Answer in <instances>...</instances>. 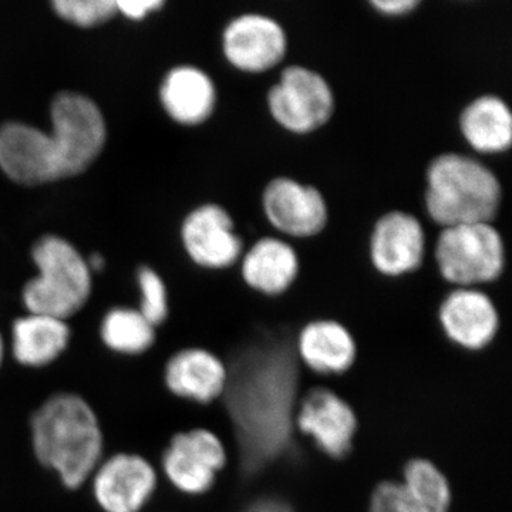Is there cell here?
<instances>
[{
	"mask_svg": "<svg viewBox=\"0 0 512 512\" xmlns=\"http://www.w3.org/2000/svg\"><path fill=\"white\" fill-rule=\"evenodd\" d=\"M225 59L239 72H269L288 53V35L278 20L249 12L232 19L222 33Z\"/></svg>",
	"mask_w": 512,
	"mask_h": 512,
	"instance_id": "9",
	"label": "cell"
},
{
	"mask_svg": "<svg viewBox=\"0 0 512 512\" xmlns=\"http://www.w3.org/2000/svg\"><path fill=\"white\" fill-rule=\"evenodd\" d=\"M298 355L319 375H342L355 365L356 340L338 320H312L299 333Z\"/></svg>",
	"mask_w": 512,
	"mask_h": 512,
	"instance_id": "19",
	"label": "cell"
},
{
	"mask_svg": "<svg viewBox=\"0 0 512 512\" xmlns=\"http://www.w3.org/2000/svg\"><path fill=\"white\" fill-rule=\"evenodd\" d=\"M50 114V133L16 121L0 127V168L15 183L33 187L74 177L103 150L106 123L89 97L59 94Z\"/></svg>",
	"mask_w": 512,
	"mask_h": 512,
	"instance_id": "1",
	"label": "cell"
},
{
	"mask_svg": "<svg viewBox=\"0 0 512 512\" xmlns=\"http://www.w3.org/2000/svg\"><path fill=\"white\" fill-rule=\"evenodd\" d=\"M72 336L67 320L26 312L10 330V355L26 369H46L66 355Z\"/></svg>",
	"mask_w": 512,
	"mask_h": 512,
	"instance_id": "16",
	"label": "cell"
},
{
	"mask_svg": "<svg viewBox=\"0 0 512 512\" xmlns=\"http://www.w3.org/2000/svg\"><path fill=\"white\" fill-rule=\"evenodd\" d=\"M402 483L409 493L433 512H448L451 487L446 474L427 458H413L403 468Z\"/></svg>",
	"mask_w": 512,
	"mask_h": 512,
	"instance_id": "22",
	"label": "cell"
},
{
	"mask_svg": "<svg viewBox=\"0 0 512 512\" xmlns=\"http://www.w3.org/2000/svg\"><path fill=\"white\" fill-rule=\"evenodd\" d=\"M444 335L464 350L485 349L500 329V315L493 299L478 288H456L439 309Z\"/></svg>",
	"mask_w": 512,
	"mask_h": 512,
	"instance_id": "15",
	"label": "cell"
},
{
	"mask_svg": "<svg viewBox=\"0 0 512 512\" xmlns=\"http://www.w3.org/2000/svg\"><path fill=\"white\" fill-rule=\"evenodd\" d=\"M298 252L281 238L265 237L242 255L241 274L245 284L266 296H279L298 279Z\"/></svg>",
	"mask_w": 512,
	"mask_h": 512,
	"instance_id": "17",
	"label": "cell"
},
{
	"mask_svg": "<svg viewBox=\"0 0 512 512\" xmlns=\"http://www.w3.org/2000/svg\"><path fill=\"white\" fill-rule=\"evenodd\" d=\"M87 264H89L90 269H94V271H100V269L104 266V258L101 255H93Z\"/></svg>",
	"mask_w": 512,
	"mask_h": 512,
	"instance_id": "29",
	"label": "cell"
},
{
	"mask_svg": "<svg viewBox=\"0 0 512 512\" xmlns=\"http://www.w3.org/2000/svg\"><path fill=\"white\" fill-rule=\"evenodd\" d=\"M369 512H433L420 504L402 481L386 480L370 495Z\"/></svg>",
	"mask_w": 512,
	"mask_h": 512,
	"instance_id": "25",
	"label": "cell"
},
{
	"mask_svg": "<svg viewBox=\"0 0 512 512\" xmlns=\"http://www.w3.org/2000/svg\"><path fill=\"white\" fill-rule=\"evenodd\" d=\"M161 103L168 116L183 126H200L217 106V89L204 70L178 66L165 76L160 90Z\"/></svg>",
	"mask_w": 512,
	"mask_h": 512,
	"instance_id": "18",
	"label": "cell"
},
{
	"mask_svg": "<svg viewBox=\"0 0 512 512\" xmlns=\"http://www.w3.org/2000/svg\"><path fill=\"white\" fill-rule=\"evenodd\" d=\"M138 288H140V311L151 325H163L168 318V293L163 278L150 266H143L138 271Z\"/></svg>",
	"mask_w": 512,
	"mask_h": 512,
	"instance_id": "23",
	"label": "cell"
},
{
	"mask_svg": "<svg viewBox=\"0 0 512 512\" xmlns=\"http://www.w3.org/2000/svg\"><path fill=\"white\" fill-rule=\"evenodd\" d=\"M357 416L353 407L333 390L318 387L306 394L296 410V429L326 456L340 458L352 451L357 433Z\"/></svg>",
	"mask_w": 512,
	"mask_h": 512,
	"instance_id": "11",
	"label": "cell"
},
{
	"mask_svg": "<svg viewBox=\"0 0 512 512\" xmlns=\"http://www.w3.org/2000/svg\"><path fill=\"white\" fill-rule=\"evenodd\" d=\"M30 447L37 463L66 490L87 487L106 456V433L93 404L76 392L46 397L29 420Z\"/></svg>",
	"mask_w": 512,
	"mask_h": 512,
	"instance_id": "2",
	"label": "cell"
},
{
	"mask_svg": "<svg viewBox=\"0 0 512 512\" xmlns=\"http://www.w3.org/2000/svg\"><path fill=\"white\" fill-rule=\"evenodd\" d=\"M269 113L284 130L298 136L315 133L335 113V94L328 80L301 64L286 66L266 96Z\"/></svg>",
	"mask_w": 512,
	"mask_h": 512,
	"instance_id": "6",
	"label": "cell"
},
{
	"mask_svg": "<svg viewBox=\"0 0 512 512\" xmlns=\"http://www.w3.org/2000/svg\"><path fill=\"white\" fill-rule=\"evenodd\" d=\"M370 261L389 278L413 274L423 265L426 232L416 215L390 211L382 215L370 235Z\"/></svg>",
	"mask_w": 512,
	"mask_h": 512,
	"instance_id": "12",
	"label": "cell"
},
{
	"mask_svg": "<svg viewBox=\"0 0 512 512\" xmlns=\"http://www.w3.org/2000/svg\"><path fill=\"white\" fill-rule=\"evenodd\" d=\"M160 471L136 451L104 456L90 477V494L101 512H144L154 500Z\"/></svg>",
	"mask_w": 512,
	"mask_h": 512,
	"instance_id": "8",
	"label": "cell"
},
{
	"mask_svg": "<svg viewBox=\"0 0 512 512\" xmlns=\"http://www.w3.org/2000/svg\"><path fill=\"white\" fill-rule=\"evenodd\" d=\"M181 237L187 254L202 268H231L244 255V242L235 232L231 215L218 204H204L191 211Z\"/></svg>",
	"mask_w": 512,
	"mask_h": 512,
	"instance_id": "13",
	"label": "cell"
},
{
	"mask_svg": "<svg viewBox=\"0 0 512 512\" xmlns=\"http://www.w3.org/2000/svg\"><path fill=\"white\" fill-rule=\"evenodd\" d=\"M370 5L386 16H404L412 13L420 5L419 0H372Z\"/></svg>",
	"mask_w": 512,
	"mask_h": 512,
	"instance_id": "27",
	"label": "cell"
},
{
	"mask_svg": "<svg viewBox=\"0 0 512 512\" xmlns=\"http://www.w3.org/2000/svg\"><path fill=\"white\" fill-rule=\"evenodd\" d=\"M262 208L272 227L289 238L316 237L329 221L322 192L291 177H276L266 184Z\"/></svg>",
	"mask_w": 512,
	"mask_h": 512,
	"instance_id": "10",
	"label": "cell"
},
{
	"mask_svg": "<svg viewBox=\"0 0 512 512\" xmlns=\"http://www.w3.org/2000/svg\"><path fill=\"white\" fill-rule=\"evenodd\" d=\"M460 131L468 146L481 154H501L512 144V114L505 100L483 94L464 107Z\"/></svg>",
	"mask_w": 512,
	"mask_h": 512,
	"instance_id": "20",
	"label": "cell"
},
{
	"mask_svg": "<svg viewBox=\"0 0 512 512\" xmlns=\"http://www.w3.org/2000/svg\"><path fill=\"white\" fill-rule=\"evenodd\" d=\"M163 382L168 393L177 399L207 406L227 393L229 372L217 353L192 346L168 357Z\"/></svg>",
	"mask_w": 512,
	"mask_h": 512,
	"instance_id": "14",
	"label": "cell"
},
{
	"mask_svg": "<svg viewBox=\"0 0 512 512\" xmlns=\"http://www.w3.org/2000/svg\"><path fill=\"white\" fill-rule=\"evenodd\" d=\"M6 356H8V345H6L5 336L0 332V370L5 365Z\"/></svg>",
	"mask_w": 512,
	"mask_h": 512,
	"instance_id": "28",
	"label": "cell"
},
{
	"mask_svg": "<svg viewBox=\"0 0 512 512\" xmlns=\"http://www.w3.org/2000/svg\"><path fill=\"white\" fill-rule=\"evenodd\" d=\"M163 5V0H116L117 13L131 20H143Z\"/></svg>",
	"mask_w": 512,
	"mask_h": 512,
	"instance_id": "26",
	"label": "cell"
},
{
	"mask_svg": "<svg viewBox=\"0 0 512 512\" xmlns=\"http://www.w3.org/2000/svg\"><path fill=\"white\" fill-rule=\"evenodd\" d=\"M503 202V187L490 167L460 153H444L426 171L424 204L441 228L493 224Z\"/></svg>",
	"mask_w": 512,
	"mask_h": 512,
	"instance_id": "3",
	"label": "cell"
},
{
	"mask_svg": "<svg viewBox=\"0 0 512 512\" xmlns=\"http://www.w3.org/2000/svg\"><path fill=\"white\" fill-rule=\"evenodd\" d=\"M53 9L60 18L80 28L103 25L117 13L116 0H56Z\"/></svg>",
	"mask_w": 512,
	"mask_h": 512,
	"instance_id": "24",
	"label": "cell"
},
{
	"mask_svg": "<svg viewBox=\"0 0 512 512\" xmlns=\"http://www.w3.org/2000/svg\"><path fill=\"white\" fill-rule=\"evenodd\" d=\"M228 463L224 441L205 427L178 431L161 454L160 477L188 497L207 494Z\"/></svg>",
	"mask_w": 512,
	"mask_h": 512,
	"instance_id": "7",
	"label": "cell"
},
{
	"mask_svg": "<svg viewBox=\"0 0 512 512\" xmlns=\"http://www.w3.org/2000/svg\"><path fill=\"white\" fill-rule=\"evenodd\" d=\"M37 276L22 292L26 312L69 322L92 296V269L66 239L45 235L32 249Z\"/></svg>",
	"mask_w": 512,
	"mask_h": 512,
	"instance_id": "4",
	"label": "cell"
},
{
	"mask_svg": "<svg viewBox=\"0 0 512 512\" xmlns=\"http://www.w3.org/2000/svg\"><path fill=\"white\" fill-rule=\"evenodd\" d=\"M434 256L448 284L457 288L491 284L505 268L503 235L488 222L441 228Z\"/></svg>",
	"mask_w": 512,
	"mask_h": 512,
	"instance_id": "5",
	"label": "cell"
},
{
	"mask_svg": "<svg viewBox=\"0 0 512 512\" xmlns=\"http://www.w3.org/2000/svg\"><path fill=\"white\" fill-rule=\"evenodd\" d=\"M101 343L116 355L137 357L146 355L156 345L157 328L138 309H110L101 319Z\"/></svg>",
	"mask_w": 512,
	"mask_h": 512,
	"instance_id": "21",
	"label": "cell"
}]
</instances>
